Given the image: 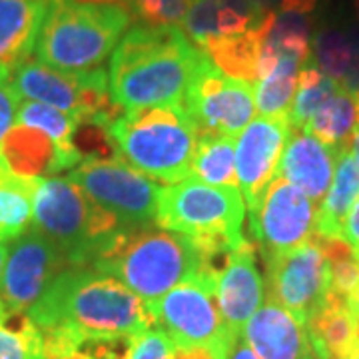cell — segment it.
<instances>
[{
	"mask_svg": "<svg viewBox=\"0 0 359 359\" xmlns=\"http://www.w3.org/2000/svg\"><path fill=\"white\" fill-rule=\"evenodd\" d=\"M358 257H359V252H358Z\"/></svg>",
	"mask_w": 359,
	"mask_h": 359,
	"instance_id": "52",
	"label": "cell"
},
{
	"mask_svg": "<svg viewBox=\"0 0 359 359\" xmlns=\"http://www.w3.org/2000/svg\"><path fill=\"white\" fill-rule=\"evenodd\" d=\"M32 228L60 248L70 266L90 268L122 224L70 178L40 180L32 202Z\"/></svg>",
	"mask_w": 359,
	"mask_h": 359,
	"instance_id": "6",
	"label": "cell"
},
{
	"mask_svg": "<svg viewBox=\"0 0 359 359\" xmlns=\"http://www.w3.org/2000/svg\"><path fill=\"white\" fill-rule=\"evenodd\" d=\"M250 212V233L266 262L311 240L316 233V204L287 180H271L256 208Z\"/></svg>",
	"mask_w": 359,
	"mask_h": 359,
	"instance_id": "10",
	"label": "cell"
},
{
	"mask_svg": "<svg viewBox=\"0 0 359 359\" xmlns=\"http://www.w3.org/2000/svg\"><path fill=\"white\" fill-rule=\"evenodd\" d=\"M92 202L108 210L122 228L144 230L156 226L160 186L122 158L86 160L70 176Z\"/></svg>",
	"mask_w": 359,
	"mask_h": 359,
	"instance_id": "9",
	"label": "cell"
},
{
	"mask_svg": "<svg viewBox=\"0 0 359 359\" xmlns=\"http://www.w3.org/2000/svg\"><path fill=\"white\" fill-rule=\"evenodd\" d=\"M42 178L16 176L0 170V240L11 242L25 233L32 219L34 192Z\"/></svg>",
	"mask_w": 359,
	"mask_h": 359,
	"instance_id": "26",
	"label": "cell"
},
{
	"mask_svg": "<svg viewBox=\"0 0 359 359\" xmlns=\"http://www.w3.org/2000/svg\"><path fill=\"white\" fill-rule=\"evenodd\" d=\"M355 110H358V116H355V130L359 132V94L355 96Z\"/></svg>",
	"mask_w": 359,
	"mask_h": 359,
	"instance_id": "48",
	"label": "cell"
},
{
	"mask_svg": "<svg viewBox=\"0 0 359 359\" xmlns=\"http://www.w3.org/2000/svg\"><path fill=\"white\" fill-rule=\"evenodd\" d=\"M0 359H46L42 335L26 313L0 321Z\"/></svg>",
	"mask_w": 359,
	"mask_h": 359,
	"instance_id": "33",
	"label": "cell"
},
{
	"mask_svg": "<svg viewBox=\"0 0 359 359\" xmlns=\"http://www.w3.org/2000/svg\"><path fill=\"white\" fill-rule=\"evenodd\" d=\"M309 344L318 359H349L359 349V316L341 295L327 292L306 321Z\"/></svg>",
	"mask_w": 359,
	"mask_h": 359,
	"instance_id": "20",
	"label": "cell"
},
{
	"mask_svg": "<svg viewBox=\"0 0 359 359\" xmlns=\"http://www.w3.org/2000/svg\"><path fill=\"white\" fill-rule=\"evenodd\" d=\"M264 264L268 299L280 304L306 323L330 292L327 262L313 236L306 244L269 257Z\"/></svg>",
	"mask_w": 359,
	"mask_h": 359,
	"instance_id": "14",
	"label": "cell"
},
{
	"mask_svg": "<svg viewBox=\"0 0 359 359\" xmlns=\"http://www.w3.org/2000/svg\"><path fill=\"white\" fill-rule=\"evenodd\" d=\"M174 344L160 327H148L146 332L134 335L126 359H172Z\"/></svg>",
	"mask_w": 359,
	"mask_h": 359,
	"instance_id": "34",
	"label": "cell"
},
{
	"mask_svg": "<svg viewBox=\"0 0 359 359\" xmlns=\"http://www.w3.org/2000/svg\"><path fill=\"white\" fill-rule=\"evenodd\" d=\"M214 292L226 327L231 334H240L266 297V282L257 268L256 245L252 240L231 252L214 280Z\"/></svg>",
	"mask_w": 359,
	"mask_h": 359,
	"instance_id": "16",
	"label": "cell"
},
{
	"mask_svg": "<svg viewBox=\"0 0 359 359\" xmlns=\"http://www.w3.org/2000/svg\"><path fill=\"white\" fill-rule=\"evenodd\" d=\"M276 8L280 13H299V14H316L323 0H273Z\"/></svg>",
	"mask_w": 359,
	"mask_h": 359,
	"instance_id": "39",
	"label": "cell"
},
{
	"mask_svg": "<svg viewBox=\"0 0 359 359\" xmlns=\"http://www.w3.org/2000/svg\"><path fill=\"white\" fill-rule=\"evenodd\" d=\"M313 240L321 248L327 271H330V292L346 297L349 302L359 283V257L355 250L347 244L344 236H320L313 233Z\"/></svg>",
	"mask_w": 359,
	"mask_h": 359,
	"instance_id": "32",
	"label": "cell"
},
{
	"mask_svg": "<svg viewBox=\"0 0 359 359\" xmlns=\"http://www.w3.org/2000/svg\"><path fill=\"white\" fill-rule=\"evenodd\" d=\"M4 170L25 178H44L62 170H74L78 162L62 152L39 130L14 124L0 148Z\"/></svg>",
	"mask_w": 359,
	"mask_h": 359,
	"instance_id": "21",
	"label": "cell"
},
{
	"mask_svg": "<svg viewBox=\"0 0 359 359\" xmlns=\"http://www.w3.org/2000/svg\"><path fill=\"white\" fill-rule=\"evenodd\" d=\"M18 104H20V98L16 96L13 84H11V76H0V148H2L6 134L16 124ZM0 170H4L2 160H0Z\"/></svg>",
	"mask_w": 359,
	"mask_h": 359,
	"instance_id": "36",
	"label": "cell"
},
{
	"mask_svg": "<svg viewBox=\"0 0 359 359\" xmlns=\"http://www.w3.org/2000/svg\"><path fill=\"white\" fill-rule=\"evenodd\" d=\"M245 202L238 188L210 186L188 178L160 190L156 226L192 240H219L244 245Z\"/></svg>",
	"mask_w": 359,
	"mask_h": 359,
	"instance_id": "7",
	"label": "cell"
},
{
	"mask_svg": "<svg viewBox=\"0 0 359 359\" xmlns=\"http://www.w3.org/2000/svg\"><path fill=\"white\" fill-rule=\"evenodd\" d=\"M26 316L39 327L46 358L76 349L90 337H134L154 327L152 311L138 295L86 266L60 271Z\"/></svg>",
	"mask_w": 359,
	"mask_h": 359,
	"instance_id": "1",
	"label": "cell"
},
{
	"mask_svg": "<svg viewBox=\"0 0 359 359\" xmlns=\"http://www.w3.org/2000/svg\"><path fill=\"white\" fill-rule=\"evenodd\" d=\"M341 88L334 78L323 74L316 65L304 66L297 76L294 102L290 108V126L295 130H304L309 118L320 110L323 104Z\"/></svg>",
	"mask_w": 359,
	"mask_h": 359,
	"instance_id": "31",
	"label": "cell"
},
{
	"mask_svg": "<svg viewBox=\"0 0 359 359\" xmlns=\"http://www.w3.org/2000/svg\"><path fill=\"white\" fill-rule=\"evenodd\" d=\"M192 178L210 186L238 188L236 138L219 134H200L192 162Z\"/></svg>",
	"mask_w": 359,
	"mask_h": 359,
	"instance_id": "28",
	"label": "cell"
},
{
	"mask_svg": "<svg viewBox=\"0 0 359 359\" xmlns=\"http://www.w3.org/2000/svg\"><path fill=\"white\" fill-rule=\"evenodd\" d=\"M68 266L60 248L36 228H28L16 236L8 242L0 280V294L6 309L14 316L28 313Z\"/></svg>",
	"mask_w": 359,
	"mask_h": 359,
	"instance_id": "13",
	"label": "cell"
},
{
	"mask_svg": "<svg viewBox=\"0 0 359 359\" xmlns=\"http://www.w3.org/2000/svg\"><path fill=\"white\" fill-rule=\"evenodd\" d=\"M56 359H94V358L90 355L84 347L80 346L76 347V349H72V351H66V353H62V355H58Z\"/></svg>",
	"mask_w": 359,
	"mask_h": 359,
	"instance_id": "43",
	"label": "cell"
},
{
	"mask_svg": "<svg viewBox=\"0 0 359 359\" xmlns=\"http://www.w3.org/2000/svg\"><path fill=\"white\" fill-rule=\"evenodd\" d=\"M230 344H210V346H174L172 359H226Z\"/></svg>",
	"mask_w": 359,
	"mask_h": 359,
	"instance_id": "37",
	"label": "cell"
},
{
	"mask_svg": "<svg viewBox=\"0 0 359 359\" xmlns=\"http://www.w3.org/2000/svg\"><path fill=\"white\" fill-rule=\"evenodd\" d=\"M90 268L116 278L150 308L178 283L202 276V259L184 233L122 228Z\"/></svg>",
	"mask_w": 359,
	"mask_h": 359,
	"instance_id": "3",
	"label": "cell"
},
{
	"mask_svg": "<svg viewBox=\"0 0 359 359\" xmlns=\"http://www.w3.org/2000/svg\"><path fill=\"white\" fill-rule=\"evenodd\" d=\"M355 96L339 88L316 114L309 118L304 132L318 138L321 144L334 148L335 152L349 146L355 132Z\"/></svg>",
	"mask_w": 359,
	"mask_h": 359,
	"instance_id": "27",
	"label": "cell"
},
{
	"mask_svg": "<svg viewBox=\"0 0 359 359\" xmlns=\"http://www.w3.org/2000/svg\"><path fill=\"white\" fill-rule=\"evenodd\" d=\"M349 359H359V349H358V351H355V353H353V355H351V358H349Z\"/></svg>",
	"mask_w": 359,
	"mask_h": 359,
	"instance_id": "50",
	"label": "cell"
},
{
	"mask_svg": "<svg viewBox=\"0 0 359 359\" xmlns=\"http://www.w3.org/2000/svg\"><path fill=\"white\" fill-rule=\"evenodd\" d=\"M337 164V152L309 136L304 130L292 128L285 144L278 176L287 180L308 196L313 204H320L332 186Z\"/></svg>",
	"mask_w": 359,
	"mask_h": 359,
	"instance_id": "19",
	"label": "cell"
},
{
	"mask_svg": "<svg viewBox=\"0 0 359 359\" xmlns=\"http://www.w3.org/2000/svg\"><path fill=\"white\" fill-rule=\"evenodd\" d=\"M306 359H318V358H316V353L311 351V353H309V355H308V358H306Z\"/></svg>",
	"mask_w": 359,
	"mask_h": 359,
	"instance_id": "51",
	"label": "cell"
},
{
	"mask_svg": "<svg viewBox=\"0 0 359 359\" xmlns=\"http://www.w3.org/2000/svg\"><path fill=\"white\" fill-rule=\"evenodd\" d=\"M353 11H355V16H358V22H359V0H353Z\"/></svg>",
	"mask_w": 359,
	"mask_h": 359,
	"instance_id": "49",
	"label": "cell"
},
{
	"mask_svg": "<svg viewBox=\"0 0 359 359\" xmlns=\"http://www.w3.org/2000/svg\"><path fill=\"white\" fill-rule=\"evenodd\" d=\"M341 236L346 238L347 244L351 245V248L355 250V254H358L359 252V198L353 202L351 210L347 212Z\"/></svg>",
	"mask_w": 359,
	"mask_h": 359,
	"instance_id": "38",
	"label": "cell"
},
{
	"mask_svg": "<svg viewBox=\"0 0 359 359\" xmlns=\"http://www.w3.org/2000/svg\"><path fill=\"white\" fill-rule=\"evenodd\" d=\"M118 156L148 178L178 184L192 178L196 126L178 106L124 110L108 126Z\"/></svg>",
	"mask_w": 359,
	"mask_h": 359,
	"instance_id": "5",
	"label": "cell"
},
{
	"mask_svg": "<svg viewBox=\"0 0 359 359\" xmlns=\"http://www.w3.org/2000/svg\"><path fill=\"white\" fill-rule=\"evenodd\" d=\"M359 198V168L349 152V146L337 152V164L332 186L321 200L316 233L320 236H341L344 222L353 202Z\"/></svg>",
	"mask_w": 359,
	"mask_h": 359,
	"instance_id": "25",
	"label": "cell"
},
{
	"mask_svg": "<svg viewBox=\"0 0 359 359\" xmlns=\"http://www.w3.org/2000/svg\"><path fill=\"white\" fill-rule=\"evenodd\" d=\"M192 0H150L136 14L140 22L154 26H176L184 20Z\"/></svg>",
	"mask_w": 359,
	"mask_h": 359,
	"instance_id": "35",
	"label": "cell"
},
{
	"mask_svg": "<svg viewBox=\"0 0 359 359\" xmlns=\"http://www.w3.org/2000/svg\"><path fill=\"white\" fill-rule=\"evenodd\" d=\"M226 359H257L252 347L244 341L242 334H233L230 346H228V355Z\"/></svg>",
	"mask_w": 359,
	"mask_h": 359,
	"instance_id": "40",
	"label": "cell"
},
{
	"mask_svg": "<svg viewBox=\"0 0 359 359\" xmlns=\"http://www.w3.org/2000/svg\"><path fill=\"white\" fill-rule=\"evenodd\" d=\"M76 2H90V4H120L130 11V0H76Z\"/></svg>",
	"mask_w": 359,
	"mask_h": 359,
	"instance_id": "45",
	"label": "cell"
},
{
	"mask_svg": "<svg viewBox=\"0 0 359 359\" xmlns=\"http://www.w3.org/2000/svg\"><path fill=\"white\" fill-rule=\"evenodd\" d=\"M349 152L353 156V160H355V164L359 168V132L355 130L353 132V136H351V140H349Z\"/></svg>",
	"mask_w": 359,
	"mask_h": 359,
	"instance_id": "44",
	"label": "cell"
},
{
	"mask_svg": "<svg viewBox=\"0 0 359 359\" xmlns=\"http://www.w3.org/2000/svg\"><path fill=\"white\" fill-rule=\"evenodd\" d=\"M6 250H8V242L0 240V280H2V268H4V259H6ZM11 316H14V313H11L6 309L4 302H2V294H0V321H6Z\"/></svg>",
	"mask_w": 359,
	"mask_h": 359,
	"instance_id": "42",
	"label": "cell"
},
{
	"mask_svg": "<svg viewBox=\"0 0 359 359\" xmlns=\"http://www.w3.org/2000/svg\"><path fill=\"white\" fill-rule=\"evenodd\" d=\"M262 44H264V32L262 26L256 25L240 34L214 39L212 42H208L204 52L210 62L224 76L254 86L257 82Z\"/></svg>",
	"mask_w": 359,
	"mask_h": 359,
	"instance_id": "24",
	"label": "cell"
},
{
	"mask_svg": "<svg viewBox=\"0 0 359 359\" xmlns=\"http://www.w3.org/2000/svg\"><path fill=\"white\" fill-rule=\"evenodd\" d=\"M204 56L178 26L134 25L110 54V98L122 112L150 106L184 108Z\"/></svg>",
	"mask_w": 359,
	"mask_h": 359,
	"instance_id": "2",
	"label": "cell"
},
{
	"mask_svg": "<svg viewBox=\"0 0 359 359\" xmlns=\"http://www.w3.org/2000/svg\"><path fill=\"white\" fill-rule=\"evenodd\" d=\"M262 22V18L231 0H192L182 20V32L196 48L219 36L240 34Z\"/></svg>",
	"mask_w": 359,
	"mask_h": 359,
	"instance_id": "23",
	"label": "cell"
},
{
	"mask_svg": "<svg viewBox=\"0 0 359 359\" xmlns=\"http://www.w3.org/2000/svg\"><path fill=\"white\" fill-rule=\"evenodd\" d=\"M132 22L120 4L46 0V14L36 39V58L65 72L100 68Z\"/></svg>",
	"mask_w": 359,
	"mask_h": 359,
	"instance_id": "4",
	"label": "cell"
},
{
	"mask_svg": "<svg viewBox=\"0 0 359 359\" xmlns=\"http://www.w3.org/2000/svg\"><path fill=\"white\" fill-rule=\"evenodd\" d=\"M231 2L244 6V8H248L250 13H254L259 18H264L266 14L271 13L276 8V2L273 0H231Z\"/></svg>",
	"mask_w": 359,
	"mask_h": 359,
	"instance_id": "41",
	"label": "cell"
},
{
	"mask_svg": "<svg viewBox=\"0 0 359 359\" xmlns=\"http://www.w3.org/2000/svg\"><path fill=\"white\" fill-rule=\"evenodd\" d=\"M16 124L46 134L62 152L72 156L78 164H82V158L74 148V132L78 126L76 116L68 114L65 110L48 106V104L20 100L18 110H16Z\"/></svg>",
	"mask_w": 359,
	"mask_h": 359,
	"instance_id": "30",
	"label": "cell"
},
{
	"mask_svg": "<svg viewBox=\"0 0 359 359\" xmlns=\"http://www.w3.org/2000/svg\"><path fill=\"white\" fill-rule=\"evenodd\" d=\"M46 0H0V76H11L34 52Z\"/></svg>",
	"mask_w": 359,
	"mask_h": 359,
	"instance_id": "22",
	"label": "cell"
},
{
	"mask_svg": "<svg viewBox=\"0 0 359 359\" xmlns=\"http://www.w3.org/2000/svg\"><path fill=\"white\" fill-rule=\"evenodd\" d=\"M349 306H351V309L355 311V316H359V283H358V287H355V292H353L351 297H349Z\"/></svg>",
	"mask_w": 359,
	"mask_h": 359,
	"instance_id": "47",
	"label": "cell"
},
{
	"mask_svg": "<svg viewBox=\"0 0 359 359\" xmlns=\"http://www.w3.org/2000/svg\"><path fill=\"white\" fill-rule=\"evenodd\" d=\"M11 84L20 100L60 108L76 116L78 122H94L108 128L122 114V108L110 98L108 72L104 68L65 72L28 58L11 74Z\"/></svg>",
	"mask_w": 359,
	"mask_h": 359,
	"instance_id": "8",
	"label": "cell"
},
{
	"mask_svg": "<svg viewBox=\"0 0 359 359\" xmlns=\"http://www.w3.org/2000/svg\"><path fill=\"white\" fill-rule=\"evenodd\" d=\"M292 126L285 118H254L236 140V176L245 208H256L271 180L278 176Z\"/></svg>",
	"mask_w": 359,
	"mask_h": 359,
	"instance_id": "15",
	"label": "cell"
},
{
	"mask_svg": "<svg viewBox=\"0 0 359 359\" xmlns=\"http://www.w3.org/2000/svg\"><path fill=\"white\" fill-rule=\"evenodd\" d=\"M311 62L349 94H359V22L334 16L316 25Z\"/></svg>",
	"mask_w": 359,
	"mask_h": 359,
	"instance_id": "18",
	"label": "cell"
},
{
	"mask_svg": "<svg viewBox=\"0 0 359 359\" xmlns=\"http://www.w3.org/2000/svg\"><path fill=\"white\" fill-rule=\"evenodd\" d=\"M148 2H150V0H130V14L136 16Z\"/></svg>",
	"mask_w": 359,
	"mask_h": 359,
	"instance_id": "46",
	"label": "cell"
},
{
	"mask_svg": "<svg viewBox=\"0 0 359 359\" xmlns=\"http://www.w3.org/2000/svg\"><path fill=\"white\" fill-rule=\"evenodd\" d=\"M152 320L174 346L230 344L231 334L222 320L214 282L196 276L178 283L150 306Z\"/></svg>",
	"mask_w": 359,
	"mask_h": 359,
	"instance_id": "11",
	"label": "cell"
},
{
	"mask_svg": "<svg viewBox=\"0 0 359 359\" xmlns=\"http://www.w3.org/2000/svg\"><path fill=\"white\" fill-rule=\"evenodd\" d=\"M240 334L257 359H306L313 351L306 323L271 299L257 308Z\"/></svg>",
	"mask_w": 359,
	"mask_h": 359,
	"instance_id": "17",
	"label": "cell"
},
{
	"mask_svg": "<svg viewBox=\"0 0 359 359\" xmlns=\"http://www.w3.org/2000/svg\"><path fill=\"white\" fill-rule=\"evenodd\" d=\"M184 110L200 134L236 138L254 120V86L224 76L204 56L186 92Z\"/></svg>",
	"mask_w": 359,
	"mask_h": 359,
	"instance_id": "12",
	"label": "cell"
},
{
	"mask_svg": "<svg viewBox=\"0 0 359 359\" xmlns=\"http://www.w3.org/2000/svg\"><path fill=\"white\" fill-rule=\"evenodd\" d=\"M302 68L304 65L297 58L280 56L276 68L268 76L257 80L254 84V96H256V108L259 110V114L287 120Z\"/></svg>",
	"mask_w": 359,
	"mask_h": 359,
	"instance_id": "29",
	"label": "cell"
}]
</instances>
